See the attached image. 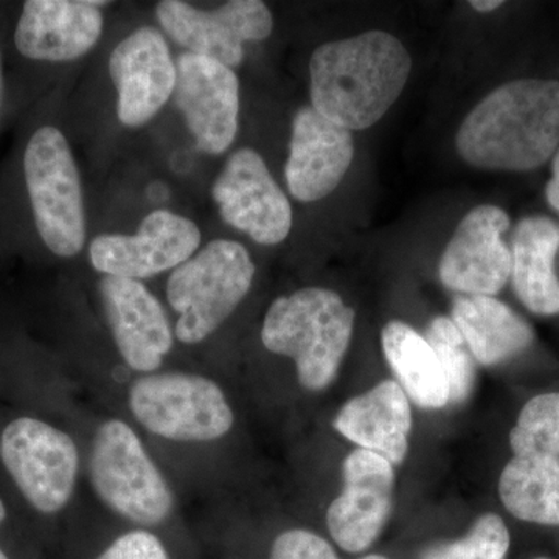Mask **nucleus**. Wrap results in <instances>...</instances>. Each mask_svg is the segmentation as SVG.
Masks as SVG:
<instances>
[{
	"label": "nucleus",
	"mask_w": 559,
	"mask_h": 559,
	"mask_svg": "<svg viewBox=\"0 0 559 559\" xmlns=\"http://www.w3.org/2000/svg\"><path fill=\"white\" fill-rule=\"evenodd\" d=\"M455 145L480 170L544 167L559 148V80H513L489 92L463 120Z\"/></svg>",
	"instance_id": "nucleus-1"
},
{
	"label": "nucleus",
	"mask_w": 559,
	"mask_h": 559,
	"mask_svg": "<svg viewBox=\"0 0 559 559\" xmlns=\"http://www.w3.org/2000/svg\"><path fill=\"white\" fill-rule=\"evenodd\" d=\"M411 70L409 51L388 32L322 44L310 60L311 106L337 127L367 130L399 100Z\"/></svg>",
	"instance_id": "nucleus-2"
},
{
	"label": "nucleus",
	"mask_w": 559,
	"mask_h": 559,
	"mask_svg": "<svg viewBox=\"0 0 559 559\" xmlns=\"http://www.w3.org/2000/svg\"><path fill=\"white\" fill-rule=\"evenodd\" d=\"M355 311L340 294L305 288L278 297L261 329L264 347L296 364L301 388L319 392L336 378L352 341Z\"/></svg>",
	"instance_id": "nucleus-3"
},
{
	"label": "nucleus",
	"mask_w": 559,
	"mask_h": 559,
	"mask_svg": "<svg viewBox=\"0 0 559 559\" xmlns=\"http://www.w3.org/2000/svg\"><path fill=\"white\" fill-rule=\"evenodd\" d=\"M255 264L237 241L215 240L176 267L168 278L167 299L178 312L176 337L193 345L229 319L248 296Z\"/></svg>",
	"instance_id": "nucleus-4"
},
{
	"label": "nucleus",
	"mask_w": 559,
	"mask_h": 559,
	"mask_svg": "<svg viewBox=\"0 0 559 559\" xmlns=\"http://www.w3.org/2000/svg\"><path fill=\"white\" fill-rule=\"evenodd\" d=\"M90 468L98 498L124 520L150 528L170 516L171 489L127 423L109 419L97 429Z\"/></svg>",
	"instance_id": "nucleus-5"
},
{
	"label": "nucleus",
	"mask_w": 559,
	"mask_h": 559,
	"mask_svg": "<svg viewBox=\"0 0 559 559\" xmlns=\"http://www.w3.org/2000/svg\"><path fill=\"white\" fill-rule=\"evenodd\" d=\"M24 171L40 238L55 255L75 257L86 240V216L79 168L60 130L44 127L32 135Z\"/></svg>",
	"instance_id": "nucleus-6"
},
{
	"label": "nucleus",
	"mask_w": 559,
	"mask_h": 559,
	"mask_svg": "<svg viewBox=\"0 0 559 559\" xmlns=\"http://www.w3.org/2000/svg\"><path fill=\"white\" fill-rule=\"evenodd\" d=\"M130 409L154 436L182 443L218 440L235 419L219 385L190 373L139 378L130 389Z\"/></svg>",
	"instance_id": "nucleus-7"
},
{
	"label": "nucleus",
	"mask_w": 559,
	"mask_h": 559,
	"mask_svg": "<svg viewBox=\"0 0 559 559\" xmlns=\"http://www.w3.org/2000/svg\"><path fill=\"white\" fill-rule=\"evenodd\" d=\"M0 459L33 509L55 514L68 506L80 465L68 433L43 419H13L0 436Z\"/></svg>",
	"instance_id": "nucleus-8"
},
{
	"label": "nucleus",
	"mask_w": 559,
	"mask_h": 559,
	"mask_svg": "<svg viewBox=\"0 0 559 559\" xmlns=\"http://www.w3.org/2000/svg\"><path fill=\"white\" fill-rule=\"evenodd\" d=\"M164 31L190 53L234 69L245 60V43L271 35L274 20L260 0H231L205 11L180 0H164L156 9Z\"/></svg>",
	"instance_id": "nucleus-9"
},
{
	"label": "nucleus",
	"mask_w": 559,
	"mask_h": 559,
	"mask_svg": "<svg viewBox=\"0 0 559 559\" xmlns=\"http://www.w3.org/2000/svg\"><path fill=\"white\" fill-rule=\"evenodd\" d=\"M212 198L223 219L259 245H278L293 227L288 198L257 151L231 154L213 183Z\"/></svg>",
	"instance_id": "nucleus-10"
},
{
	"label": "nucleus",
	"mask_w": 559,
	"mask_h": 559,
	"mask_svg": "<svg viewBox=\"0 0 559 559\" xmlns=\"http://www.w3.org/2000/svg\"><path fill=\"white\" fill-rule=\"evenodd\" d=\"M201 231L168 210L150 213L138 234L100 235L91 242V263L110 277L142 280L176 270L200 248Z\"/></svg>",
	"instance_id": "nucleus-11"
},
{
	"label": "nucleus",
	"mask_w": 559,
	"mask_h": 559,
	"mask_svg": "<svg viewBox=\"0 0 559 559\" xmlns=\"http://www.w3.org/2000/svg\"><path fill=\"white\" fill-rule=\"evenodd\" d=\"M175 100L198 148L213 156L229 148L240 114V83L234 70L190 51L180 55Z\"/></svg>",
	"instance_id": "nucleus-12"
},
{
	"label": "nucleus",
	"mask_w": 559,
	"mask_h": 559,
	"mask_svg": "<svg viewBox=\"0 0 559 559\" xmlns=\"http://www.w3.org/2000/svg\"><path fill=\"white\" fill-rule=\"evenodd\" d=\"M509 227V213L498 205L471 210L441 257V283L465 296L498 294L511 277V249L503 240Z\"/></svg>",
	"instance_id": "nucleus-13"
},
{
	"label": "nucleus",
	"mask_w": 559,
	"mask_h": 559,
	"mask_svg": "<svg viewBox=\"0 0 559 559\" xmlns=\"http://www.w3.org/2000/svg\"><path fill=\"white\" fill-rule=\"evenodd\" d=\"M344 489L326 511L331 539L347 554H362L381 535L392 510L395 473L377 452H349L342 466Z\"/></svg>",
	"instance_id": "nucleus-14"
},
{
	"label": "nucleus",
	"mask_w": 559,
	"mask_h": 559,
	"mask_svg": "<svg viewBox=\"0 0 559 559\" xmlns=\"http://www.w3.org/2000/svg\"><path fill=\"white\" fill-rule=\"evenodd\" d=\"M109 75L119 92L117 114L127 127H142L170 100L176 86L167 40L142 27L121 40L109 58Z\"/></svg>",
	"instance_id": "nucleus-15"
},
{
	"label": "nucleus",
	"mask_w": 559,
	"mask_h": 559,
	"mask_svg": "<svg viewBox=\"0 0 559 559\" xmlns=\"http://www.w3.org/2000/svg\"><path fill=\"white\" fill-rule=\"evenodd\" d=\"M103 310L121 358L132 370L159 369L173 347L170 322L160 301L139 280H100Z\"/></svg>",
	"instance_id": "nucleus-16"
},
{
	"label": "nucleus",
	"mask_w": 559,
	"mask_h": 559,
	"mask_svg": "<svg viewBox=\"0 0 559 559\" xmlns=\"http://www.w3.org/2000/svg\"><path fill=\"white\" fill-rule=\"evenodd\" d=\"M355 156L352 131L320 116L312 106L293 120L289 157L285 165L290 194L301 202L329 197L340 187Z\"/></svg>",
	"instance_id": "nucleus-17"
},
{
	"label": "nucleus",
	"mask_w": 559,
	"mask_h": 559,
	"mask_svg": "<svg viewBox=\"0 0 559 559\" xmlns=\"http://www.w3.org/2000/svg\"><path fill=\"white\" fill-rule=\"evenodd\" d=\"M90 0H28L17 22L14 43L24 57L38 61H73L98 43L100 7Z\"/></svg>",
	"instance_id": "nucleus-18"
},
{
	"label": "nucleus",
	"mask_w": 559,
	"mask_h": 559,
	"mask_svg": "<svg viewBox=\"0 0 559 559\" xmlns=\"http://www.w3.org/2000/svg\"><path fill=\"white\" fill-rule=\"evenodd\" d=\"M334 428L360 450L377 452L392 465H400L409 448V400L399 382H381L349 400L334 418Z\"/></svg>",
	"instance_id": "nucleus-19"
},
{
	"label": "nucleus",
	"mask_w": 559,
	"mask_h": 559,
	"mask_svg": "<svg viewBox=\"0 0 559 559\" xmlns=\"http://www.w3.org/2000/svg\"><path fill=\"white\" fill-rule=\"evenodd\" d=\"M559 224L544 215L525 216L511 242V282L518 299L539 316L559 314Z\"/></svg>",
	"instance_id": "nucleus-20"
},
{
	"label": "nucleus",
	"mask_w": 559,
	"mask_h": 559,
	"mask_svg": "<svg viewBox=\"0 0 559 559\" xmlns=\"http://www.w3.org/2000/svg\"><path fill=\"white\" fill-rule=\"evenodd\" d=\"M451 319L474 359L484 366L514 358L535 340L532 326L503 301L491 296H459Z\"/></svg>",
	"instance_id": "nucleus-21"
},
{
	"label": "nucleus",
	"mask_w": 559,
	"mask_h": 559,
	"mask_svg": "<svg viewBox=\"0 0 559 559\" xmlns=\"http://www.w3.org/2000/svg\"><path fill=\"white\" fill-rule=\"evenodd\" d=\"M385 359L401 389L423 409H441L450 403V388L432 347L407 323L392 320L382 330Z\"/></svg>",
	"instance_id": "nucleus-22"
},
{
	"label": "nucleus",
	"mask_w": 559,
	"mask_h": 559,
	"mask_svg": "<svg viewBox=\"0 0 559 559\" xmlns=\"http://www.w3.org/2000/svg\"><path fill=\"white\" fill-rule=\"evenodd\" d=\"M499 495L518 520L559 525V459L514 457L500 474Z\"/></svg>",
	"instance_id": "nucleus-23"
},
{
	"label": "nucleus",
	"mask_w": 559,
	"mask_h": 559,
	"mask_svg": "<svg viewBox=\"0 0 559 559\" xmlns=\"http://www.w3.org/2000/svg\"><path fill=\"white\" fill-rule=\"evenodd\" d=\"M510 444L516 457L559 459V393H544L525 404Z\"/></svg>",
	"instance_id": "nucleus-24"
},
{
	"label": "nucleus",
	"mask_w": 559,
	"mask_h": 559,
	"mask_svg": "<svg viewBox=\"0 0 559 559\" xmlns=\"http://www.w3.org/2000/svg\"><path fill=\"white\" fill-rule=\"evenodd\" d=\"M429 342L450 388V403L459 404L468 399L474 385V356L452 319L436 318L426 331Z\"/></svg>",
	"instance_id": "nucleus-25"
},
{
	"label": "nucleus",
	"mask_w": 559,
	"mask_h": 559,
	"mask_svg": "<svg viewBox=\"0 0 559 559\" xmlns=\"http://www.w3.org/2000/svg\"><path fill=\"white\" fill-rule=\"evenodd\" d=\"M510 533L498 514H481L463 538L437 544L423 551L421 559H506Z\"/></svg>",
	"instance_id": "nucleus-26"
},
{
	"label": "nucleus",
	"mask_w": 559,
	"mask_h": 559,
	"mask_svg": "<svg viewBox=\"0 0 559 559\" xmlns=\"http://www.w3.org/2000/svg\"><path fill=\"white\" fill-rule=\"evenodd\" d=\"M267 559H340L329 540L310 530L293 528L280 533Z\"/></svg>",
	"instance_id": "nucleus-27"
},
{
	"label": "nucleus",
	"mask_w": 559,
	"mask_h": 559,
	"mask_svg": "<svg viewBox=\"0 0 559 559\" xmlns=\"http://www.w3.org/2000/svg\"><path fill=\"white\" fill-rule=\"evenodd\" d=\"M94 559H173L164 540L146 528L131 530L110 540Z\"/></svg>",
	"instance_id": "nucleus-28"
},
{
	"label": "nucleus",
	"mask_w": 559,
	"mask_h": 559,
	"mask_svg": "<svg viewBox=\"0 0 559 559\" xmlns=\"http://www.w3.org/2000/svg\"><path fill=\"white\" fill-rule=\"evenodd\" d=\"M551 176L546 186V200L559 216V148L550 160Z\"/></svg>",
	"instance_id": "nucleus-29"
},
{
	"label": "nucleus",
	"mask_w": 559,
	"mask_h": 559,
	"mask_svg": "<svg viewBox=\"0 0 559 559\" xmlns=\"http://www.w3.org/2000/svg\"><path fill=\"white\" fill-rule=\"evenodd\" d=\"M469 5L479 13H492V11L499 10L503 2L500 0H473Z\"/></svg>",
	"instance_id": "nucleus-30"
},
{
	"label": "nucleus",
	"mask_w": 559,
	"mask_h": 559,
	"mask_svg": "<svg viewBox=\"0 0 559 559\" xmlns=\"http://www.w3.org/2000/svg\"><path fill=\"white\" fill-rule=\"evenodd\" d=\"M7 518V509L5 503L2 502V499H0V524H2L3 521H5ZM0 559H10L9 555L3 551L2 547H0Z\"/></svg>",
	"instance_id": "nucleus-31"
},
{
	"label": "nucleus",
	"mask_w": 559,
	"mask_h": 559,
	"mask_svg": "<svg viewBox=\"0 0 559 559\" xmlns=\"http://www.w3.org/2000/svg\"><path fill=\"white\" fill-rule=\"evenodd\" d=\"M358 559H389V558L382 557V555L373 554V555H366V557H360Z\"/></svg>",
	"instance_id": "nucleus-32"
},
{
	"label": "nucleus",
	"mask_w": 559,
	"mask_h": 559,
	"mask_svg": "<svg viewBox=\"0 0 559 559\" xmlns=\"http://www.w3.org/2000/svg\"><path fill=\"white\" fill-rule=\"evenodd\" d=\"M0 87H2V64H0Z\"/></svg>",
	"instance_id": "nucleus-33"
},
{
	"label": "nucleus",
	"mask_w": 559,
	"mask_h": 559,
	"mask_svg": "<svg viewBox=\"0 0 559 559\" xmlns=\"http://www.w3.org/2000/svg\"><path fill=\"white\" fill-rule=\"evenodd\" d=\"M536 559H547V558H536Z\"/></svg>",
	"instance_id": "nucleus-34"
}]
</instances>
